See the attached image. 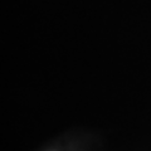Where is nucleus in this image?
Masks as SVG:
<instances>
[]
</instances>
